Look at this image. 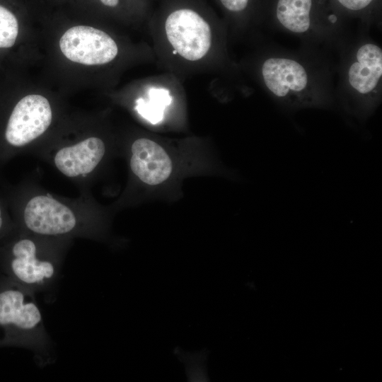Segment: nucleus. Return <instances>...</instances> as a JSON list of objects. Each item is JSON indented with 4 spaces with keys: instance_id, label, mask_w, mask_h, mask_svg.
<instances>
[{
    "instance_id": "1",
    "label": "nucleus",
    "mask_w": 382,
    "mask_h": 382,
    "mask_svg": "<svg viewBox=\"0 0 382 382\" xmlns=\"http://www.w3.org/2000/svg\"><path fill=\"white\" fill-rule=\"evenodd\" d=\"M6 198L15 225L25 231L67 240L100 236V225L86 192L78 198L63 197L26 182L10 190Z\"/></svg>"
},
{
    "instance_id": "2",
    "label": "nucleus",
    "mask_w": 382,
    "mask_h": 382,
    "mask_svg": "<svg viewBox=\"0 0 382 382\" xmlns=\"http://www.w3.org/2000/svg\"><path fill=\"white\" fill-rule=\"evenodd\" d=\"M71 240L35 235L18 227L0 243V270L4 277L34 292L57 282Z\"/></svg>"
},
{
    "instance_id": "3",
    "label": "nucleus",
    "mask_w": 382,
    "mask_h": 382,
    "mask_svg": "<svg viewBox=\"0 0 382 382\" xmlns=\"http://www.w3.org/2000/svg\"><path fill=\"white\" fill-rule=\"evenodd\" d=\"M4 345L32 350L40 366L52 361L35 293L6 277L0 281V346Z\"/></svg>"
},
{
    "instance_id": "4",
    "label": "nucleus",
    "mask_w": 382,
    "mask_h": 382,
    "mask_svg": "<svg viewBox=\"0 0 382 382\" xmlns=\"http://www.w3.org/2000/svg\"><path fill=\"white\" fill-rule=\"evenodd\" d=\"M52 120V108L45 97L30 94L22 98L10 112L0 137V166L30 151Z\"/></svg>"
},
{
    "instance_id": "5",
    "label": "nucleus",
    "mask_w": 382,
    "mask_h": 382,
    "mask_svg": "<svg viewBox=\"0 0 382 382\" xmlns=\"http://www.w3.org/2000/svg\"><path fill=\"white\" fill-rule=\"evenodd\" d=\"M264 84L281 102L293 106L315 104V89L308 69L299 61L286 57L272 56L261 66Z\"/></svg>"
},
{
    "instance_id": "6",
    "label": "nucleus",
    "mask_w": 382,
    "mask_h": 382,
    "mask_svg": "<svg viewBox=\"0 0 382 382\" xmlns=\"http://www.w3.org/2000/svg\"><path fill=\"white\" fill-rule=\"evenodd\" d=\"M38 154L59 173L86 192L89 180L105 156L106 145L99 137L88 136Z\"/></svg>"
},
{
    "instance_id": "7",
    "label": "nucleus",
    "mask_w": 382,
    "mask_h": 382,
    "mask_svg": "<svg viewBox=\"0 0 382 382\" xmlns=\"http://www.w3.org/2000/svg\"><path fill=\"white\" fill-rule=\"evenodd\" d=\"M165 33L175 52L188 61L204 58L212 47L209 24L190 8L177 9L170 13L165 22Z\"/></svg>"
},
{
    "instance_id": "8",
    "label": "nucleus",
    "mask_w": 382,
    "mask_h": 382,
    "mask_svg": "<svg viewBox=\"0 0 382 382\" xmlns=\"http://www.w3.org/2000/svg\"><path fill=\"white\" fill-rule=\"evenodd\" d=\"M59 47L68 59L85 65L107 64L118 53L115 41L108 34L86 25L67 30L59 40Z\"/></svg>"
},
{
    "instance_id": "9",
    "label": "nucleus",
    "mask_w": 382,
    "mask_h": 382,
    "mask_svg": "<svg viewBox=\"0 0 382 382\" xmlns=\"http://www.w3.org/2000/svg\"><path fill=\"white\" fill-rule=\"evenodd\" d=\"M381 79V48L371 42L361 45L347 69V79L351 91L361 98H374L379 91Z\"/></svg>"
},
{
    "instance_id": "10",
    "label": "nucleus",
    "mask_w": 382,
    "mask_h": 382,
    "mask_svg": "<svg viewBox=\"0 0 382 382\" xmlns=\"http://www.w3.org/2000/svg\"><path fill=\"white\" fill-rule=\"evenodd\" d=\"M129 166L139 180L149 185L165 181L173 169L172 161L164 149L146 138L137 139L132 143Z\"/></svg>"
},
{
    "instance_id": "11",
    "label": "nucleus",
    "mask_w": 382,
    "mask_h": 382,
    "mask_svg": "<svg viewBox=\"0 0 382 382\" xmlns=\"http://www.w3.org/2000/svg\"><path fill=\"white\" fill-rule=\"evenodd\" d=\"M313 0H277L275 16L280 25L296 34H304L313 26Z\"/></svg>"
},
{
    "instance_id": "12",
    "label": "nucleus",
    "mask_w": 382,
    "mask_h": 382,
    "mask_svg": "<svg viewBox=\"0 0 382 382\" xmlns=\"http://www.w3.org/2000/svg\"><path fill=\"white\" fill-rule=\"evenodd\" d=\"M171 102L172 96L168 89L151 87L147 91V98H139L135 108L141 117L155 125L163 120L165 109Z\"/></svg>"
},
{
    "instance_id": "13",
    "label": "nucleus",
    "mask_w": 382,
    "mask_h": 382,
    "mask_svg": "<svg viewBox=\"0 0 382 382\" xmlns=\"http://www.w3.org/2000/svg\"><path fill=\"white\" fill-rule=\"evenodd\" d=\"M18 33V23L14 14L0 5V48L12 47Z\"/></svg>"
},
{
    "instance_id": "14",
    "label": "nucleus",
    "mask_w": 382,
    "mask_h": 382,
    "mask_svg": "<svg viewBox=\"0 0 382 382\" xmlns=\"http://www.w3.org/2000/svg\"><path fill=\"white\" fill-rule=\"evenodd\" d=\"M15 227L6 196L4 197L0 194V243Z\"/></svg>"
},
{
    "instance_id": "15",
    "label": "nucleus",
    "mask_w": 382,
    "mask_h": 382,
    "mask_svg": "<svg viewBox=\"0 0 382 382\" xmlns=\"http://www.w3.org/2000/svg\"><path fill=\"white\" fill-rule=\"evenodd\" d=\"M345 9L350 11H360L369 7L374 0H335Z\"/></svg>"
},
{
    "instance_id": "16",
    "label": "nucleus",
    "mask_w": 382,
    "mask_h": 382,
    "mask_svg": "<svg viewBox=\"0 0 382 382\" xmlns=\"http://www.w3.org/2000/svg\"><path fill=\"white\" fill-rule=\"evenodd\" d=\"M223 6L232 13H239L244 11L250 0H219Z\"/></svg>"
},
{
    "instance_id": "17",
    "label": "nucleus",
    "mask_w": 382,
    "mask_h": 382,
    "mask_svg": "<svg viewBox=\"0 0 382 382\" xmlns=\"http://www.w3.org/2000/svg\"><path fill=\"white\" fill-rule=\"evenodd\" d=\"M100 1L104 5L110 7L116 6L119 3V0H100Z\"/></svg>"
}]
</instances>
